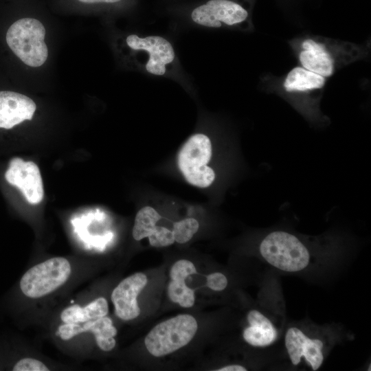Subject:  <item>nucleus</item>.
<instances>
[{
    "mask_svg": "<svg viewBox=\"0 0 371 371\" xmlns=\"http://www.w3.org/2000/svg\"><path fill=\"white\" fill-rule=\"evenodd\" d=\"M46 29L41 21L32 17L21 18L8 29L5 40L14 54L25 65L40 67L47 60Z\"/></svg>",
    "mask_w": 371,
    "mask_h": 371,
    "instance_id": "f257e3e1",
    "label": "nucleus"
},
{
    "mask_svg": "<svg viewBox=\"0 0 371 371\" xmlns=\"http://www.w3.org/2000/svg\"><path fill=\"white\" fill-rule=\"evenodd\" d=\"M259 251L268 264L284 272L302 271L311 261L306 247L295 236L284 231L267 235L260 244Z\"/></svg>",
    "mask_w": 371,
    "mask_h": 371,
    "instance_id": "f03ea898",
    "label": "nucleus"
},
{
    "mask_svg": "<svg viewBox=\"0 0 371 371\" xmlns=\"http://www.w3.org/2000/svg\"><path fill=\"white\" fill-rule=\"evenodd\" d=\"M212 156V146L209 137L203 133L190 136L177 155V166L191 186L206 188L216 178L214 170L208 166Z\"/></svg>",
    "mask_w": 371,
    "mask_h": 371,
    "instance_id": "7ed1b4c3",
    "label": "nucleus"
},
{
    "mask_svg": "<svg viewBox=\"0 0 371 371\" xmlns=\"http://www.w3.org/2000/svg\"><path fill=\"white\" fill-rule=\"evenodd\" d=\"M198 328L196 319L188 314L178 315L156 325L146 336L147 350L154 357L171 354L186 346Z\"/></svg>",
    "mask_w": 371,
    "mask_h": 371,
    "instance_id": "20e7f679",
    "label": "nucleus"
},
{
    "mask_svg": "<svg viewBox=\"0 0 371 371\" xmlns=\"http://www.w3.org/2000/svg\"><path fill=\"white\" fill-rule=\"evenodd\" d=\"M71 266L62 257H55L28 269L20 280L22 293L30 298H39L53 292L69 278Z\"/></svg>",
    "mask_w": 371,
    "mask_h": 371,
    "instance_id": "39448f33",
    "label": "nucleus"
},
{
    "mask_svg": "<svg viewBox=\"0 0 371 371\" xmlns=\"http://www.w3.org/2000/svg\"><path fill=\"white\" fill-rule=\"evenodd\" d=\"M248 17L247 9L233 0H210L195 8L191 13L194 23L209 27L240 24Z\"/></svg>",
    "mask_w": 371,
    "mask_h": 371,
    "instance_id": "423d86ee",
    "label": "nucleus"
},
{
    "mask_svg": "<svg viewBox=\"0 0 371 371\" xmlns=\"http://www.w3.org/2000/svg\"><path fill=\"white\" fill-rule=\"evenodd\" d=\"M5 179L16 187L30 204L41 203L44 196L42 177L38 166L33 161H24L19 157L12 158Z\"/></svg>",
    "mask_w": 371,
    "mask_h": 371,
    "instance_id": "0eeeda50",
    "label": "nucleus"
},
{
    "mask_svg": "<svg viewBox=\"0 0 371 371\" xmlns=\"http://www.w3.org/2000/svg\"><path fill=\"white\" fill-rule=\"evenodd\" d=\"M284 346L288 357L294 366L298 365L302 359L313 371L318 370L324 360L323 341L312 337L296 326L289 328L284 335Z\"/></svg>",
    "mask_w": 371,
    "mask_h": 371,
    "instance_id": "6e6552de",
    "label": "nucleus"
},
{
    "mask_svg": "<svg viewBox=\"0 0 371 371\" xmlns=\"http://www.w3.org/2000/svg\"><path fill=\"white\" fill-rule=\"evenodd\" d=\"M127 45L133 50L146 51L149 54L146 65L147 71L153 75L161 76L166 73V66L171 63L175 57L170 43L159 36L140 38L135 34L127 36Z\"/></svg>",
    "mask_w": 371,
    "mask_h": 371,
    "instance_id": "1a4fd4ad",
    "label": "nucleus"
},
{
    "mask_svg": "<svg viewBox=\"0 0 371 371\" xmlns=\"http://www.w3.org/2000/svg\"><path fill=\"white\" fill-rule=\"evenodd\" d=\"M148 280L143 273H136L123 280L113 289L111 301L115 306L116 315L123 320L137 317L140 309L137 297L147 284Z\"/></svg>",
    "mask_w": 371,
    "mask_h": 371,
    "instance_id": "9d476101",
    "label": "nucleus"
},
{
    "mask_svg": "<svg viewBox=\"0 0 371 371\" xmlns=\"http://www.w3.org/2000/svg\"><path fill=\"white\" fill-rule=\"evenodd\" d=\"M82 324L65 323L58 327L56 334L63 340H69L80 333L91 332L101 350L110 351L114 348L117 329L109 317L104 316Z\"/></svg>",
    "mask_w": 371,
    "mask_h": 371,
    "instance_id": "9b49d317",
    "label": "nucleus"
},
{
    "mask_svg": "<svg viewBox=\"0 0 371 371\" xmlns=\"http://www.w3.org/2000/svg\"><path fill=\"white\" fill-rule=\"evenodd\" d=\"M36 104L30 97L12 91H0V128L10 129L32 120Z\"/></svg>",
    "mask_w": 371,
    "mask_h": 371,
    "instance_id": "f8f14e48",
    "label": "nucleus"
},
{
    "mask_svg": "<svg viewBox=\"0 0 371 371\" xmlns=\"http://www.w3.org/2000/svg\"><path fill=\"white\" fill-rule=\"evenodd\" d=\"M298 59L304 68L325 78L333 74L335 56L324 43L315 38L304 39L300 45Z\"/></svg>",
    "mask_w": 371,
    "mask_h": 371,
    "instance_id": "ddd939ff",
    "label": "nucleus"
},
{
    "mask_svg": "<svg viewBox=\"0 0 371 371\" xmlns=\"http://www.w3.org/2000/svg\"><path fill=\"white\" fill-rule=\"evenodd\" d=\"M247 320L249 326L243 333L244 340L255 347H265L272 344L277 339L278 332L272 322L258 310L248 312Z\"/></svg>",
    "mask_w": 371,
    "mask_h": 371,
    "instance_id": "4468645a",
    "label": "nucleus"
},
{
    "mask_svg": "<svg viewBox=\"0 0 371 371\" xmlns=\"http://www.w3.org/2000/svg\"><path fill=\"white\" fill-rule=\"evenodd\" d=\"M109 311L105 298L98 297L85 307L78 304L70 306L63 311L61 320L66 324H82L94 319L104 317Z\"/></svg>",
    "mask_w": 371,
    "mask_h": 371,
    "instance_id": "2eb2a0df",
    "label": "nucleus"
},
{
    "mask_svg": "<svg viewBox=\"0 0 371 371\" xmlns=\"http://www.w3.org/2000/svg\"><path fill=\"white\" fill-rule=\"evenodd\" d=\"M326 78L303 67L292 69L286 76L283 86L289 92H307L323 88Z\"/></svg>",
    "mask_w": 371,
    "mask_h": 371,
    "instance_id": "dca6fc26",
    "label": "nucleus"
},
{
    "mask_svg": "<svg viewBox=\"0 0 371 371\" xmlns=\"http://www.w3.org/2000/svg\"><path fill=\"white\" fill-rule=\"evenodd\" d=\"M161 216L153 207H142L136 214L133 227V237L136 240L148 238L153 232Z\"/></svg>",
    "mask_w": 371,
    "mask_h": 371,
    "instance_id": "f3484780",
    "label": "nucleus"
},
{
    "mask_svg": "<svg viewBox=\"0 0 371 371\" xmlns=\"http://www.w3.org/2000/svg\"><path fill=\"white\" fill-rule=\"evenodd\" d=\"M170 300L183 308H190L194 304V291L188 287L185 280H171L168 286Z\"/></svg>",
    "mask_w": 371,
    "mask_h": 371,
    "instance_id": "a211bd4d",
    "label": "nucleus"
},
{
    "mask_svg": "<svg viewBox=\"0 0 371 371\" xmlns=\"http://www.w3.org/2000/svg\"><path fill=\"white\" fill-rule=\"evenodd\" d=\"M199 228V223L194 218H186L175 223L172 231L175 242L180 244L188 242Z\"/></svg>",
    "mask_w": 371,
    "mask_h": 371,
    "instance_id": "6ab92c4d",
    "label": "nucleus"
},
{
    "mask_svg": "<svg viewBox=\"0 0 371 371\" xmlns=\"http://www.w3.org/2000/svg\"><path fill=\"white\" fill-rule=\"evenodd\" d=\"M148 238L150 245L154 247H168L175 242L172 231L159 225L155 227Z\"/></svg>",
    "mask_w": 371,
    "mask_h": 371,
    "instance_id": "aec40b11",
    "label": "nucleus"
},
{
    "mask_svg": "<svg viewBox=\"0 0 371 371\" xmlns=\"http://www.w3.org/2000/svg\"><path fill=\"white\" fill-rule=\"evenodd\" d=\"M196 273V270L194 264L188 260L182 259L174 263L170 270L169 275L171 280H186L190 275Z\"/></svg>",
    "mask_w": 371,
    "mask_h": 371,
    "instance_id": "412c9836",
    "label": "nucleus"
},
{
    "mask_svg": "<svg viewBox=\"0 0 371 371\" xmlns=\"http://www.w3.org/2000/svg\"><path fill=\"white\" fill-rule=\"evenodd\" d=\"M14 371H48L49 369L41 361L32 358H23L14 366Z\"/></svg>",
    "mask_w": 371,
    "mask_h": 371,
    "instance_id": "4be33fe9",
    "label": "nucleus"
},
{
    "mask_svg": "<svg viewBox=\"0 0 371 371\" xmlns=\"http://www.w3.org/2000/svg\"><path fill=\"white\" fill-rule=\"evenodd\" d=\"M226 276L220 272L212 273L207 276V286L215 291H221L227 286Z\"/></svg>",
    "mask_w": 371,
    "mask_h": 371,
    "instance_id": "5701e85b",
    "label": "nucleus"
},
{
    "mask_svg": "<svg viewBox=\"0 0 371 371\" xmlns=\"http://www.w3.org/2000/svg\"><path fill=\"white\" fill-rule=\"evenodd\" d=\"M247 369L240 365L232 364L222 367L216 370L217 371H246Z\"/></svg>",
    "mask_w": 371,
    "mask_h": 371,
    "instance_id": "b1692460",
    "label": "nucleus"
},
{
    "mask_svg": "<svg viewBox=\"0 0 371 371\" xmlns=\"http://www.w3.org/2000/svg\"><path fill=\"white\" fill-rule=\"evenodd\" d=\"M78 1L83 3L93 4V3H116V2L120 1L121 0H78Z\"/></svg>",
    "mask_w": 371,
    "mask_h": 371,
    "instance_id": "393cba45",
    "label": "nucleus"
}]
</instances>
